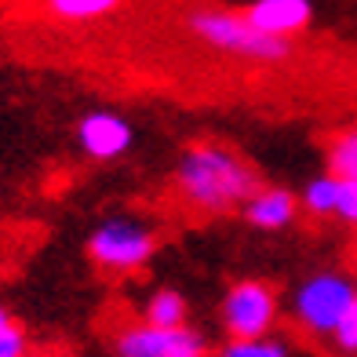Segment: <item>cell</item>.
<instances>
[{
	"instance_id": "1",
	"label": "cell",
	"mask_w": 357,
	"mask_h": 357,
	"mask_svg": "<svg viewBox=\"0 0 357 357\" xmlns=\"http://www.w3.org/2000/svg\"><path fill=\"white\" fill-rule=\"evenodd\" d=\"M172 186L190 212L201 215H234L241 212L252 193L263 186L259 172L248 165V157L212 139L183 146L172 168Z\"/></svg>"
},
{
	"instance_id": "2",
	"label": "cell",
	"mask_w": 357,
	"mask_h": 357,
	"mask_svg": "<svg viewBox=\"0 0 357 357\" xmlns=\"http://www.w3.org/2000/svg\"><path fill=\"white\" fill-rule=\"evenodd\" d=\"M183 29L193 40L208 44L212 52L252 62V66H284L296 55L291 37H273L266 29H259L245 11H230V8H212V4L190 8L183 15Z\"/></svg>"
},
{
	"instance_id": "3",
	"label": "cell",
	"mask_w": 357,
	"mask_h": 357,
	"mask_svg": "<svg viewBox=\"0 0 357 357\" xmlns=\"http://www.w3.org/2000/svg\"><path fill=\"white\" fill-rule=\"evenodd\" d=\"M157 252V230L132 215H113L99 222L88 237V255L95 266L109 273H132L142 270Z\"/></svg>"
},
{
	"instance_id": "4",
	"label": "cell",
	"mask_w": 357,
	"mask_h": 357,
	"mask_svg": "<svg viewBox=\"0 0 357 357\" xmlns=\"http://www.w3.org/2000/svg\"><path fill=\"white\" fill-rule=\"evenodd\" d=\"M357 299V288L350 278L343 273H314V278H306L296 296H291V310H296V321L303 324L306 332L314 335H332L339 328V321L347 317L350 303Z\"/></svg>"
},
{
	"instance_id": "5",
	"label": "cell",
	"mask_w": 357,
	"mask_h": 357,
	"mask_svg": "<svg viewBox=\"0 0 357 357\" xmlns=\"http://www.w3.org/2000/svg\"><path fill=\"white\" fill-rule=\"evenodd\" d=\"M113 357H208V343L190 324L160 328V324H128L113 339Z\"/></svg>"
},
{
	"instance_id": "6",
	"label": "cell",
	"mask_w": 357,
	"mask_h": 357,
	"mask_svg": "<svg viewBox=\"0 0 357 357\" xmlns=\"http://www.w3.org/2000/svg\"><path fill=\"white\" fill-rule=\"evenodd\" d=\"M278 321V291L266 281H237L222 299V328L230 339L270 335Z\"/></svg>"
},
{
	"instance_id": "7",
	"label": "cell",
	"mask_w": 357,
	"mask_h": 357,
	"mask_svg": "<svg viewBox=\"0 0 357 357\" xmlns=\"http://www.w3.org/2000/svg\"><path fill=\"white\" fill-rule=\"evenodd\" d=\"M77 146L88 160H117L135 146V128L121 109H88L77 121Z\"/></svg>"
},
{
	"instance_id": "8",
	"label": "cell",
	"mask_w": 357,
	"mask_h": 357,
	"mask_svg": "<svg viewBox=\"0 0 357 357\" xmlns=\"http://www.w3.org/2000/svg\"><path fill=\"white\" fill-rule=\"evenodd\" d=\"M245 15L273 37H291L314 26V0H252Z\"/></svg>"
},
{
	"instance_id": "9",
	"label": "cell",
	"mask_w": 357,
	"mask_h": 357,
	"mask_svg": "<svg viewBox=\"0 0 357 357\" xmlns=\"http://www.w3.org/2000/svg\"><path fill=\"white\" fill-rule=\"evenodd\" d=\"M241 212H245V219L255 226V230L273 234V230H284V226L296 222L299 197L291 190H284V186H259L252 193V201L241 208Z\"/></svg>"
},
{
	"instance_id": "10",
	"label": "cell",
	"mask_w": 357,
	"mask_h": 357,
	"mask_svg": "<svg viewBox=\"0 0 357 357\" xmlns=\"http://www.w3.org/2000/svg\"><path fill=\"white\" fill-rule=\"evenodd\" d=\"M121 4L124 0H40V8L62 22H95L121 11Z\"/></svg>"
},
{
	"instance_id": "11",
	"label": "cell",
	"mask_w": 357,
	"mask_h": 357,
	"mask_svg": "<svg viewBox=\"0 0 357 357\" xmlns=\"http://www.w3.org/2000/svg\"><path fill=\"white\" fill-rule=\"evenodd\" d=\"M142 321L160 324V328H175V324H186V299L183 291L175 288H157L142 306Z\"/></svg>"
},
{
	"instance_id": "12",
	"label": "cell",
	"mask_w": 357,
	"mask_h": 357,
	"mask_svg": "<svg viewBox=\"0 0 357 357\" xmlns=\"http://www.w3.org/2000/svg\"><path fill=\"white\" fill-rule=\"evenodd\" d=\"M335 197H339V175L328 168L303 186L299 208H306L310 215H335Z\"/></svg>"
},
{
	"instance_id": "13",
	"label": "cell",
	"mask_w": 357,
	"mask_h": 357,
	"mask_svg": "<svg viewBox=\"0 0 357 357\" xmlns=\"http://www.w3.org/2000/svg\"><path fill=\"white\" fill-rule=\"evenodd\" d=\"M328 168L335 175L357 178V124H350L339 135H332V142H328Z\"/></svg>"
},
{
	"instance_id": "14",
	"label": "cell",
	"mask_w": 357,
	"mask_h": 357,
	"mask_svg": "<svg viewBox=\"0 0 357 357\" xmlns=\"http://www.w3.org/2000/svg\"><path fill=\"white\" fill-rule=\"evenodd\" d=\"M219 357H288V347L273 335H255V339H230Z\"/></svg>"
},
{
	"instance_id": "15",
	"label": "cell",
	"mask_w": 357,
	"mask_h": 357,
	"mask_svg": "<svg viewBox=\"0 0 357 357\" xmlns=\"http://www.w3.org/2000/svg\"><path fill=\"white\" fill-rule=\"evenodd\" d=\"M26 332L4 306H0V357H26Z\"/></svg>"
},
{
	"instance_id": "16",
	"label": "cell",
	"mask_w": 357,
	"mask_h": 357,
	"mask_svg": "<svg viewBox=\"0 0 357 357\" xmlns=\"http://www.w3.org/2000/svg\"><path fill=\"white\" fill-rule=\"evenodd\" d=\"M335 219L357 226V178L339 175V197H335Z\"/></svg>"
},
{
	"instance_id": "17",
	"label": "cell",
	"mask_w": 357,
	"mask_h": 357,
	"mask_svg": "<svg viewBox=\"0 0 357 357\" xmlns=\"http://www.w3.org/2000/svg\"><path fill=\"white\" fill-rule=\"evenodd\" d=\"M332 339H335V347L343 350V354L357 357V299L350 303V310H347L343 321H339V328L332 332Z\"/></svg>"
}]
</instances>
